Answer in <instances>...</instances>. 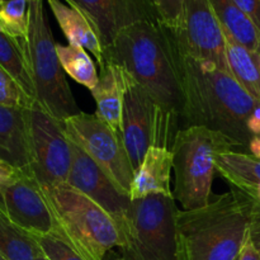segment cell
I'll list each match as a JSON object with an SVG mask.
<instances>
[{
	"instance_id": "cell-14",
	"label": "cell",
	"mask_w": 260,
	"mask_h": 260,
	"mask_svg": "<svg viewBox=\"0 0 260 260\" xmlns=\"http://www.w3.org/2000/svg\"><path fill=\"white\" fill-rule=\"evenodd\" d=\"M89 19L103 50L123 28L144 20H159L152 0H63ZM160 22V20H159Z\"/></svg>"
},
{
	"instance_id": "cell-12",
	"label": "cell",
	"mask_w": 260,
	"mask_h": 260,
	"mask_svg": "<svg viewBox=\"0 0 260 260\" xmlns=\"http://www.w3.org/2000/svg\"><path fill=\"white\" fill-rule=\"evenodd\" d=\"M174 36L180 52L231 74L225 33L208 0H185L182 27Z\"/></svg>"
},
{
	"instance_id": "cell-38",
	"label": "cell",
	"mask_w": 260,
	"mask_h": 260,
	"mask_svg": "<svg viewBox=\"0 0 260 260\" xmlns=\"http://www.w3.org/2000/svg\"><path fill=\"white\" fill-rule=\"evenodd\" d=\"M117 260H127V259H123V258H122V259H117Z\"/></svg>"
},
{
	"instance_id": "cell-23",
	"label": "cell",
	"mask_w": 260,
	"mask_h": 260,
	"mask_svg": "<svg viewBox=\"0 0 260 260\" xmlns=\"http://www.w3.org/2000/svg\"><path fill=\"white\" fill-rule=\"evenodd\" d=\"M0 254L7 260H37L42 254L35 238L13 225L0 208Z\"/></svg>"
},
{
	"instance_id": "cell-28",
	"label": "cell",
	"mask_w": 260,
	"mask_h": 260,
	"mask_svg": "<svg viewBox=\"0 0 260 260\" xmlns=\"http://www.w3.org/2000/svg\"><path fill=\"white\" fill-rule=\"evenodd\" d=\"M35 240L48 260H85L68 244L52 236H40L35 238Z\"/></svg>"
},
{
	"instance_id": "cell-39",
	"label": "cell",
	"mask_w": 260,
	"mask_h": 260,
	"mask_svg": "<svg viewBox=\"0 0 260 260\" xmlns=\"http://www.w3.org/2000/svg\"><path fill=\"white\" fill-rule=\"evenodd\" d=\"M238 259H239V258H238Z\"/></svg>"
},
{
	"instance_id": "cell-34",
	"label": "cell",
	"mask_w": 260,
	"mask_h": 260,
	"mask_svg": "<svg viewBox=\"0 0 260 260\" xmlns=\"http://www.w3.org/2000/svg\"><path fill=\"white\" fill-rule=\"evenodd\" d=\"M249 150L251 151V155L260 161V136H253L250 142H249Z\"/></svg>"
},
{
	"instance_id": "cell-15",
	"label": "cell",
	"mask_w": 260,
	"mask_h": 260,
	"mask_svg": "<svg viewBox=\"0 0 260 260\" xmlns=\"http://www.w3.org/2000/svg\"><path fill=\"white\" fill-rule=\"evenodd\" d=\"M0 159L32 174L28 108L0 104Z\"/></svg>"
},
{
	"instance_id": "cell-6",
	"label": "cell",
	"mask_w": 260,
	"mask_h": 260,
	"mask_svg": "<svg viewBox=\"0 0 260 260\" xmlns=\"http://www.w3.org/2000/svg\"><path fill=\"white\" fill-rule=\"evenodd\" d=\"M234 145L223 135L202 126L182 127L173 142V196L183 210L208 205L212 194L216 156L230 151Z\"/></svg>"
},
{
	"instance_id": "cell-18",
	"label": "cell",
	"mask_w": 260,
	"mask_h": 260,
	"mask_svg": "<svg viewBox=\"0 0 260 260\" xmlns=\"http://www.w3.org/2000/svg\"><path fill=\"white\" fill-rule=\"evenodd\" d=\"M48 5L69 41V45L90 51L99 66H103L106 62L103 46L88 18L80 10L65 4L62 0H48Z\"/></svg>"
},
{
	"instance_id": "cell-1",
	"label": "cell",
	"mask_w": 260,
	"mask_h": 260,
	"mask_svg": "<svg viewBox=\"0 0 260 260\" xmlns=\"http://www.w3.org/2000/svg\"><path fill=\"white\" fill-rule=\"evenodd\" d=\"M183 90L182 127L202 126L223 135L234 146H249L246 123L258 102L231 74L216 65L196 61L179 51Z\"/></svg>"
},
{
	"instance_id": "cell-29",
	"label": "cell",
	"mask_w": 260,
	"mask_h": 260,
	"mask_svg": "<svg viewBox=\"0 0 260 260\" xmlns=\"http://www.w3.org/2000/svg\"><path fill=\"white\" fill-rule=\"evenodd\" d=\"M234 2L248 15L260 33V0H234Z\"/></svg>"
},
{
	"instance_id": "cell-8",
	"label": "cell",
	"mask_w": 260,
	"mask_h": 260,
	"mask_svg": "<svg viewBox=\"0 0 260 260\" xmlns=\"http://www.w3.org/2000/svg\"><path fill=\"white\" fill-rule=\"evenodd\" d=\"M178 208L174 196L150 194L132 201L127 260H177Z\"/></svg>"
},
{
	"instance_id": "cell-21",
	"label": "cell",
	"mask_w": 260,
	"mask_h": 260,
	"mask_svg": "<svg viewBox=\"0 0 260 260\" xmlns=\"http://www.w3.org/2000/svg\"><path fill=\"white\" fill-rule=\"evenodd\" d=\"M225 32L233 36L250 52H255L260 43V33L248 15L234 0H208Z\"/></svg>"
},
{
	"instance_id": "cell-11",
	"label": "cell",
	"mask_w": 260,
	"mask_h": 260,
	"mask_svg": "<svg viewBox=\"0 0 260 260\" xmlns=\"http://www.w3.org/2000/svg\"><path fill=\"white\" fill-rule=\"evenodd\" d=\"M0 208L8 220L32 238L60 239V230L42 188L29 173L0 187Z\"/></svg>"
},
{
	"instance_id": "cell-24",
	"label": "cell",
	"mask_w": 260,
	"mask_h": 260,
	"mask_svg": "<svg viewBox=\"0 0 260 260\" xmlns=\"http://www.w3.org/2000/svg\"><path fill=\"white\" fill-rule=\"evenodd\" d=\"M56 51L65 74L89 90L95 88L99 80L98 71L85 48L56 43Z\"/></svg>"
},
{
	"instance_id": "cell-35",
	"label": "cell",
	"mask_w": 260,
	"mask_h": 260,
	"mask_svg": "<svg viewBox=\"0 0 260 260\" xmlns=\"http://www.w3.org/2000/svg\"><path fill=\"white\" fill-rule=\"evenodd\" d=\"M254 56H255V60H256V62H258V68L260 71V43H259L258 48H256V51L254 52Z\"/></svg>"
},
{
	"instance_id": "cell-9",
	"label": "cell",
	"mask_w": 260,
	"mask_h": 260,
	"mask_svg": "<svg viewBox=\"0 0 260 260\" xmlns=\"http://www.w3.org/2000/svg\"><path fill=\"white\" fill-rule=\"evenodd\" d=\"M66 134L112 180L117 189L129 197L135 169L121 134L95 113L79 112L63 121Z\"/></svg>"
},
{
	"instance_id": "cell-16",
	"label": "cell",
	"mask_w": 260,
	"mask_h": 260,
	"mask_svg": "<svg viewBox=\"0 0 260 260\" xmlns=\"http://www.w3.org/2000/svg\"><path fill=\"white\" fill-rule=\"evenodd\" d=\"M128 81V73L122 66L106 60L104 65L101 66L98 84L90 90L95 101L96 116L121 135L122 111Z\"/></svg>"
},
{
	"instance_id": "cell-33",
	"label": "cell",
	"mask_w": 260,
	"mask_h": 260,
	"mask_svg": "<svg viewBox=\"0 0 260 260\" xmlns=\"http://www.w3.org/2000/svg\"><path fill=\"white\" fill-rule=\"evenodd\" d=\"M246 127H248L251 136H260V119L256 118V117H254L253 114H251L250 118L248 119Z\"/></svg>"
},
{
	"instance_id": "cell-17",
	"label": "cell",
	"mask_w": 260,
	"mask_h": 260,
	"mask_svg": "<svg viewBox=\"0 0 260 260\" xmlns=\"http://www.w3.org/2000/svg\"><path fill=\"white\" fill-rule=\"evenodd\" d=\"M172 147L151 146L145 154L139 169L135 172L129 198L140 200L150 194L173 196L170 175L173 169Z\"/></svg>"
},
{
	"instance_id": "cell-26",
	"label": "cell",
	"mask_w": 260,
	"mask_h": 260,
	"mask_svg": "<svg viewBox=\"0 0 260 260\" xmlns=\"http://www.w3.org/2000/svg\"><path fill=\"white\" fill-rule=\"evenodd\" d=\"M160 23L173 33L180 29L184 17L185 0H152Z\"/></svg>"
},
{
	"instance_id": "cell-7",
	"label": "cell",
	"mask_w": 260,
	"mask_h": 260,
	"mask_svg": "<svg viewBox=\"0 0 260 260\" xmlns=\"http://www.w3.org/2000/svg\"><path fill=\"white\" fill-rule=\"evenodd\" d=\"M180 128V117L157 104L129 75L121 132L135 172L151 146L172 147Z\"/></svg>"
},
{
	"instance_id": "cell-3",
	"label": "cell",
	"mask_w": 260,
	"mask_h": 260,
	"mask_svg": "<svg viewBox=\"0 0 260 260\" xmlns=\"http://www.w3.org/2000/svg\"><path fill=\"white\" fill-rule=\"evenodd\" d=\"M251 201L231 189L194 210H178L177 260H238L249 233Z\"/></svg>"
},
{
	"instance_id": "cell-22",
	"label": "cell",
	"mask_w": 260,
	"mask_h": 260,
	"mask_svg": "<svg viewBox=\"0 0 260 260\" xmlns=\"http://www.w3.org/2000/svg\"><path fill=\"white\" fill-rule=\"evenodd\" d=\"M0 66L14 79L15 83L27 94L28 98L35 99V88L25 60L24 45L18 42L0 30Z\"/></svg>"
},
{
	"instance_id": "cell-37",
	"label": "cell",
	"mask_w": 260,
	"mask_h": 260,
	"mask_svg": "<svg viewBox=\"0 0 260 260\" xmlns=\"http://www.w3.org/2000/svg\"><path fill=\"white\" fill-rule=\"evenodd\" d=\"M0 260H7V259H5V258H4V256H3V255H2V254H0Z\"/></svg>"
},
{
	"instance_id": "cell-36",
	"label": "cell",
	"mask_w": 260,
	"mask_h": 260,
	"mask_svg": "<svg viewBox=\"0 0 260 260\" xmlns=\"http://www.w3.org/2000/svg\"><path fill=\"white\" fill-rule=\"evenodd\" d=\"M37 260H48L47 258H46V256L45 255H43V253L42 254H41V255L40 256H38V258H37Z\"/></svg>"
},
{
	"instance_id": "cell-30",
	"label": "cell",
	"mask_w": 260,
	"mask_h": 260,
	"mask_svg": "<svg viewBox=\"0 0 260 260\" xmlns=\"http://www.w3.org/2000/svg\"><path fill=\"white\" fill-rule=\"evenodd\" d=\"M249 236L254 246L260 254V206L251 202L250 225H249Z\"/></svg>"
},
{
	"instance_id": "cell-19",
	"label": "cell",
	"mask_w": 260,
	"mask_h": 260,
	"mask_svg": "<svg viewBox=\"0 0 260 260\" xmlns=\"http://www.w3.org/2000/svg\"><path fill=\"white\" fill-rule=\"evenodd\" d=\"M216 169L229 184L235 189L255 201L260 196V161L253 155L244 152H220L216 156Z\"/></svg>"
},
{
	"instance_id": "cell-32",
	"label": "cell",
	"mask_w": 260,
	"mask_h": 260,
	"mask_svg": "<svg viewBox=\"0 0 260 260\" xmlns=\"http://www.w3.org/2000/svg\"><path fill=\"white\" fill-rule=\"evenodd\" d=\"M238 260H260L259 251L254 246L253 241H251L250 236H249V233L248 236H246L245 243L243 245V249H241L240 254H239Z\"/></svg>"
},
{
	"instance_id": "cell-4",
	"label": "cell",
	"mask_w": 260,
	"mask_h": 260,
	"mask_svg": "<svg viewBox=\"0 0 260 260\" xmlns=\"http://www.w3.org/2000/svg\"><path fill=\"white\" fill-rule=\"evenodd\" d=\"M58 230V240L85 260H106L114 248L123 250L126 239L116 221L88 196L70 184L42 188Z\"/></svg>"
},
{
	"instance_id": "cell-2",
	"label": "cell",
	"mask_w": 260,
	"mask_h": 260,
	"mask_svg": "<svg viewBox=\"0 0 260 260\" xmlns=\"http://www.w3.org/2000/svg\"><path fill=\"white\" fill-rule=\"evenodd\" d=\"M104 57L122 66L157 104L182 119L179 48L174 33L159 20L123 28L104 50Z\"/></svg>"
},
{
	"instance_id": "cell-20",
	"label": "cell",
	"mask_w": 260,
	"mask_h": 260,
	"mask_svg": "<svg viewBox=\"0 0 260 260\" xmlns=\"http://www.w3.org/2000/svg\"><path fill=\"white\" fill-rule=\"evenodd\" d=\"M226 56L231 75L241 88L260 104V71L253 52L240 45L235 38L225 32Z\"/></svg>"
},
{
	"instance_id": "cell-5",
	"label": "cell",
	"mask_w": 260,
	"mask_h": 260,
	"mask_svg": "<svg viewBox=\"0 0 260 260\" xmlns=\"http://www.w3.org/2000/svg\"><path fill=\"white\" fill-rule=\"evenodd\" d=\"M24 53L35 88L36 104L61 122L81 112L58 60L42 0L28 3V36Z\"/></svg>"
},
{
	"instance_id": "cell-31",
	"label": "cell",
	"mask_w": 260,
	"mask_h": 260,
	"mask_svg": "<svg viewBox=\"0 0 260 260\" xmlns=\"http://www.w3.org/2000/svg\"><path fill=\"white\" fill-rule=\"evenodd\" d=\"M22 173L23 172L15 169L12 165H9L8 162L3 161V160L0 159V187H3V185L8 184V183L17 179Z\"/></svg>"
},
{
	"instance_id": "cell-27",
	"label": "cell",
	"mask_w": 260,
	"mask_h": 260,
	"mask_svg": "<svg viewBox=\"0 0 260 260\" xmlns=\"http://www.w3.org/2000/svg\"><path fill=\"white\" fill-rule=\"evenodd\" d=\"M0 104L30 108L35 102L28 98L14 79L0 66Z\"/></svg>"
},
{
	"instance_id": "cell-13",
	"label": "cell",
	"mask_w": 260,
	"mask_h": 260,
	"mask_svg": "<svg viewBox=\"0 0 260 260\" xmlns=\"http://www.w3.org/2000/svg\"><path fill=\"white\" fill-rule=\"evenodd\" d=\"M68 184L88 196L116 221L127 246L131 231V198L119 192L106 173L75 144H73V164Z\"/></svg>"
},
{
	"instance_id": "cell-25",
	"label": "cell",
	"mask_w": 260,
	"mask_h": 260,
	"mask_svg": "<svg viewBox=\"0 0 260 260\" xmlns=\"http://www.w3.org/2000/svg\"><path fill=\"white\" fill-rule=\"evenodd\" d=\"M29 0H0V30L24 45L28 36Z\"/></svg>"
},
{
	"instance_id": "cell-10",
	"label": "cell",
	"mask_w": 260,
	"mask_h": 260,
	"mask_svg": "<svg viewBox=\"0 0 260 260\" xmlns=\"http://www.w3.org/2000/svg\"><path fill=\"white\" fill-rule=\"evenodd\" d=\"M32 165L30 172L41 188L68 183L73 164V142L63 122L33 104L28 108Z\"/></svg>"
}]
</instances>
